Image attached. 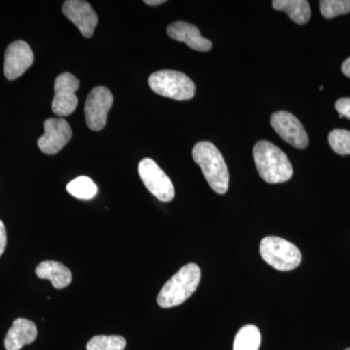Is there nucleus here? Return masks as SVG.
I'll return each instance as SVG.
<instances>
[{"instance_id":"obj_12","label":"nucleus","mask_w":350,"mask_h":350,"mask_svg":"<svg viewBox=\"0 0 350 350\" xmlns=\"http://www.w3.org/2000/svg\"><path fill=\"white\" fill-rule=\"evenodd\" d=\"M63 13L76 25L84 38L93 36L98 18L89 2L83 0H66L63 5Z\"/></svg>"},{"instance_id":"obj_24","label":"nucleus","mask_w":350,"mask_h":350,"mask_svg":"<svg viewBox=\"0 0 350 350\" xmlns=\"http://www.w3.org/2000/svg\"><path fill=\"white\" fill-rule=\"evenodd\" d=\"M342 70L345 76L350 78V57L345 59V63L342 64Z\"/></svg>"},{"instance_id":"obj_11","label":"nucleus","mask_w":350,"mask_h":350,"mask_svg":"<svg viewBox=\"0 0 350 350\" xmlns=\"http://www.w3.org/2000/svg\"><path fill=\"white\" fill-rule=\"evenodd\" d=\"M34 62L31 46L22 40L11 43L4 56V75L8 80H16L27 70Z\"/></svg>"},{"instance_id":"obj_2","label":"nucleus","mask_w":350,"mask_h":350,"mask_svg":"<svg viewBox=\"0 0 350 350\" xmlns=\"http://www.w3.org/2000/svg\"><path fill=\"white\" fill-rule=\"evenodd\" d=\"M193 158L214 192L226 194L229 188V170L217 147L208 142H198L193 148Z\"/></svg>"},{"instance_id":"obj_22","label":"nucleus","mask_w":350,"mask_h":350,"mask_svg":"<svg viewBox=\"0 0 350 350\" xmlns=\"http://www.w3.org/2000/svg\"><path fill=\"white\" fill-rule=\"evenodd\" d=\"M335 107L342 117L350 120L349 98H340V100H337V103H336Z\"/></svg>"},{"instance_id":"obj_13","label":"nucleus","mask_w":350,"mask_h":350,"mask_svg":"<svg viewBox=\"0 0 350 350\" xmlns=\"http://www.w3.org/2000/svg\"><path fill=\"white\" fill-rule=\"evenodd\" d=\"M167 31L170 38L185 43L191 49L208 52L213 48L211 41L204 38L196 25L187 22H175L167 27Z\"/></svg>"},{"instance_id":"obj_15","label":"nucleus","mask_w":350,"mask_h":350,"mask_svg":"<svg viewBox=\"0 0 350 350\" xmlns=\"http://www.w3.org/2000/svg\"><path fill=\"white\" fill-rule=\"evenodd\" d=\"M36 275L41 280H49L56 289H64L72 282V273L68 267L56 261L40 262L36 269Z\"/></svg>"},{"instance_id":"obj_26","label":"nucleus","mask_w":350,"mask_h":350,"mask_svg":"<svg viewBox=\"0 0 350 350\" xmlns=\"http://www.w3.org/2000/svg\"><path fill=\"white\" fill-rule=\"evenodd\" d=\"M345 350H350V347H349V349H345Z\"/></svg>"},{"instance_id":"obj_23","label":"nucleus","mask_w":350,"mask_h":350,"mask_svg":"<svg viewBox=\"0 0 350 350\" xmlns=\"http://www.w3.org/2000/svg\"><path fill=\"white\" fill-rule=\"evenodd\" d=\"M7 245V234L5 226H4L3 222L0 220V257L3 254L4 251H5Z\"/></svg>"},{"instance_id":"obj_18","label":"nucleus","mask_w":350,"mask_h":350,"mask_svg":"<svg viewBox=\"0 0 350 350\" xmlns=\"http://www.w3.org/2000/svg\"><path fill=\"white\" fill-rule=\"evenodd\" d=\"M66 190L71 196L80 200L93 199L98 193V187L91 178L79 176L75 180L69 182Z\"/></svg>"},{"instance_id":"obj_7","label":"nucleus","mask_w":350,"mask_h":350,"mask_svg":"<svg viewBox=\"0 0 350 350\" xmlns=\"http://www.w3.org/2000/svg\"><path fill=\"white\" fill-rule=\"evenodd\" d=\"M113 100V94L107 88L96 87L92 90L85 105V117L89 129L98 131L105 128Z\"/></svg>"},{"instance_id":"obj_16","label":"nucleus","mask_w":350,"mask_h":350,"mask_svg":"<svg viewBox=\"0 0 350 350\" xmlns=\"http://www.w3.org/2000/svg\"><path fill=\"white\" fill-rule=\"evenodd\" d=\"M273 7L286 13L298 25L306 24L312 16L310 3L306 0H275Z\"/></svg>"},{"instance_id":"obj_17","label":"nucleus","mask_w":350,"mask_h":350,"mask_svg":"<svg viewBox=\"0 0 350 350\" xmlns=\"http://www.w3.org/2000/svg\"><path fill=\"white\" fill-rule=\"evenodd\" d=\"M261 333L258 327L246 325L239 329L234 342V350H259Z\"/></svg>"},{"instance_id":"obj_14","label":"nucleus","mask_w":350,"mask_h":350,"mask_svg":"<svg viewBox=\"0 0 350 350\" xmlns=\"http://www.w3.org/2000/svg\"><path fill=\"white\" fill-rule=\"evenodd\" d=\"M38 338V328L31 320L18 319L7 332L4 347L6 350H21L25 345H31Z\"/></svg>"},{"instance_id":"obj_5","label":"nucleus","mask_w":350,"mask_h":350,"mask_svg":"<svg viewBox=\"0 0 350 350\" xmlns=\"http://www.w3.org/2000/svg\"><path fill=\"white\" fill-rule=\"evenodd\" d=\"M148 83L154 93L175 100H192L196 93L194 82L179 71H157L149 77Z\"/></svg>"},{"instance_id":"obj_10","label":"nucleus","mask_w":350,"mask_h":350,"mask_svg":"<svg viewBox=\"0 0 350 350\" xmlns=\"http://www.w3.org/2000/svg\"><path fill=\"white\" fill-rule=\"evenodd\" d=\"M271 125L276 133L287 144L298 149H305L308 144V133L298 118L287 111L273 113Z\"/></svg>"},{"instance_id":"obj_20","label":"nucleus","mask_w":350,"mask_h":350,"mask_svg":"<svg viewBox=\"0 0 350 350\" xmlns=\"http://www.w3.org/2000/svg\"><path fill=\"white\" fill-rule=\"evenodd\" d=\"M329 144L338 155H350V131L336 129L329 133Z\"/></svg>"},{"instance_id":"obj_6","label":"nucleus","mask_w":350,"mask_h":350,"mask_svg":"<svg viewBox=\"0 0 350 350\" xmlns=\"http://www.w3.org/2000/svg\"><path fill=\"white\" fill-rule=\"evenodd\" d=\"M138 174L147 190L163 202L174 200V184L170 177L150 158H145L138 165Z\"/></svg>"},{"instance_id":"obj_25","label":"nucleus","mask_w":350,"mask_h":350,"mask_svg":"<svg viewBox=\"0 0 350 350\" xmlns=\"http://www.w3.org/2000/svg\"><path fill=\"white\" fill-rule=\"evenodd\" d=\"M144 3L147 4V5L158 6L165 3V0H145Z\"/></svg>"},{"instance_id":"obj_8","label":"nucleus","mask_w":350,"mask_h":350,"mask_svg":"<svg viewBox=\"0 0 350 350\" xmlns=\"http://www.w3.org/2000/svg\"><path fill=\"white\" fill-rule=\"evenodd\" d=\"M79 80L71 73L66 72L57 76L55 82V96L52 110L57 116H69L75 111L78 105L76 92L79 89Z\"/></svg>"},{"instance_id":"obj_1","label":"nucleus","mask_w":350,"mask_h":350,"mask_svg":"<svg viewBox=\"0 0 350 350\" xmlns=\"http://www.w3.org/2000/svg\"><path fill=\"white\" fill-rule=\"evenodd\" d=\"M253 158L260 176L267 183H283L293 175V167L286 154L271 142H257L253 148Z\"/></svg>"},{"instance_id":"obj_4","label":"nucleus","mask_w":350,"mask_h":350,"mask_svg":"<svg viewBox=\"0 0 350 350\" xmlns=\"http://www.w3.org/2000/svg\"><path fill=\"white\" fill-rule=\"evenodd\" d=\"M260 254L278 271H289L301 264V251L295 244L278 237H266L260 243Z\"/></svg>"},{"instance_id":"obj_21","label":"nucleus","mask_w":350,"mask_h":350,"mask_svg":"<svg viewBox=\"0 0 350 350\" xmlns=\"http://www.w3.org/2000/svg\"><path fill=\"white\" fill-rule=\"evenodd\" d=\"M319 6L322 16L326 19L350 12V0H321Z\"/></svg>"},{"instance_id":"obj_3","label":"nucleus","mask_w":350,"mask_h":350,"mask_svg":"<svg viewBox=\"0 0 350 350\" xmlns=\"http://www.w3.org/2000/svg\"><path fill=\"white\" fill-rule=\"evenodd\" d=\"M200 282V267L194 262L185 265L163 285L157 303L163 308L181 305L195 293Z\"/></svg>"},{"instance_id":"obj_9","label":"nucleus","mask_w":350,"mask_h":350,"mask_svg":"<svg viewBox=\"0 0 350 350\" xmlns=\"http://www.w3.org/2000/svg\"><path fill=\"white\" fill-rule=\"evenodd\" d=\"M72 131L66 120L50 118L44 122V135L39 138L38 145L46 155H56L68 144Z\"/></svg>"},{"instance_id":"obj_19","label":"nucleus","mask_w":350,"mask_h":350,"mask_svg":"<svg viewBox=\"0 0 350 350\" xmlns=\"http://www.w3.org/2000/svg\"><path fill=\"white\" fill-rule=\"evenodd\" d=\"M126 342L121 336H96L87 344V350H125Z\"/></svg>"}]
</instances>
